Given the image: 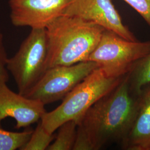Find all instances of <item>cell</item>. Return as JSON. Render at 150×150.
<instances>
[{"mask_svg":"<svg viewBox=\"0 0 150 150\" xmlns=\"http://www.w3.org/2000/svg\"><path fill=\"white\" fill-rule=\"evenodd\" d=\"M54 134H50L43 127L41 120L27 143L21 150H46L54 139Z\"/></svg>","mask_w":150,"mask_h":150,"instance_id":"cell-14","label":"cell"},{"mask_svg":"<svg viewBox=\"0 0 150 150\" xmlns=\"http://www.w3.org/2000/svg\"><path fill=\"white\" fill-rule=\"evenodd\" d=\"M137 11L150 27V0H123Z\"/></svg>","mask_w":150,"mask_h":150,"instance_id":"cell-15","label":"cell"},{"mask_svg":"<svg viewBox=\"0 0 150 150\" xmlns=\"http://www.w3.org/2000/svg\"><path fill=\"white\" fill-rule=\"evenodd\" d=\"M45 105L16 93L0 81V126L1 122L7 117L14 118L16 129L26 128L40 121L46 112Z\"/></svg>","mask_w":150,"mask_h":150,"instance_id":"cell-9","label":"cell"},{"mask_svg":"<svg viewBox=\"0 0 150 150\" xmlns=\"http://www.w3.org/2000/svg\"><path fill=\"white\" fill-rule=\"evenodd\" d=\"M46 30L47 70L87 61L105 29L76 16L61 15Z\"/></svg>","mask_w":150,"mask_h":150,"instance_id":"cell-2","label":"cell"},{"mask_svg":"<svg viewBox=\"0 0 150 150\" xmlns=\"http://www.w3.org/2000/svg\"><path fill=\"white\" fill-rule=\"evenodd\" d=\"M47 38L46 28H31L6 69L15 81L18 93L26 96L47 70Z\"/></svg>","mask_w":150,"mask_h":150,"instance_id":"cell-5","label":"cell"},{"mask_svg":"<svg viewBox=\"0 0 150 150\" xmlns=\"http://www.w3.org/2000/svg\"><path fill=\"white\" fill-rule=\"evenodd\" d=\"M72 0H10V19L16 27L46 28L63 15Z\"/></svg>","mask_w":150,"mask_h":150,"instance_id":"cell-8","label":"cell"},{"mask_svg":"<svg viewBox=\"0 0 150 150\" xmlns=\"http://www.w3.org/2000/svg\"><path fill=\"white\" fill-rule=\"evenodd\" d=\"M122 148L128 150H150V84L139 94L134 122Z\"/></svg>","mask_w":150,"mask_h":150,"instance_id":"cell-10","label":"cell"},{"mask_svg":"<svg viewBox=\"0 0 150 150\" xmlns=\"http://www.w3.org/2000/svg\"><path fill=\"white\" fill-rule=\"evenodd\" d=\"M150 52V41H129L105 29L87 61L96 63L108 77L122 78Z\"/></svg>","mask_w":150,"mask_h":150,"instance_id":"cell-4","label":"cell"},{"mask_svg":"<svg viewBox=\"0 0 150 150\" xmlns=\"http://www.w3.org/2000/svg\"><path fill=\"white\" fill-rule=\"evenodd\" d=\"M98 67L96 63L87 61L49 68L26 96L40 101L45 105L63 100Z\"/></svg>","mask_w":150,"mask_h":150,"instance_id":"cell-6","label":"cell"},{"mask_svg":"<svg viewBox=\"0 0 150 150\" xmlns=\"http://www.w3.org/2000/svg\"><path fill=\"white\" fill-rule=\"evenodd\" d=\"M139 95L132 90L127 75L117 86L95 102L77 129L87 136L93 150L126 139L134 120Z\"/></svg>","mask_w":150,"mask_h":150,"instance_id":"cell-1","label":"cell"},{"mask_svg":"<svg viewBox=\"0 0 150 150\" xmlns=\"http://www.w3.org/2000/svg\"><path fill=\"white\" fill-rule=\"evenodd\" d=\"M63 15L80 17L115 32L127 40L137 41L123 24L112 0H72Z\"/></svg>","mask_w":150,"mask_h":150,"instance_id":"cell-7","label":"cell"},{"mask_svg":"<svg viewBox=\"0 0 150 150\" xmlns=\"http://www.w3.org/2000/svg\"><path fill=\"white\" fill-rule=\"evenodd\" d=\"M123 77H108L101 69L97 68L65 96L58 107L44 114L41 120L43 127L54 134L66 121L74 120L78 125L87 110L117 86Z\"/></svg>","mask_w":150,"mask_h":150,"instance_id":"cell-3","label":"cell"},{"mask_svg":"<svg viewBox=\"0 0 150 150\" xmlns=\"http://www.w3.org/2000/svg\"><path fill=\"white\" fill-rule=\"evenodd\" d=\"M8 59L4 41V35L0 30V81L6 82L9 79L8 72L6 69V62Z\"/></svg>","mask_w":150,"mask_h":150,"instance_id":"cell-16","label":"cell"},{"mask_svg":"<svg viewBox=\"0 0 150 150\" xmlns=\"http://www.w3.org/2000/svg\"><path fill=\"white\" fill-rule=\"evenodd\" d=\"M33 131L12 132L1 129L0 126V150H21L30 139Z\"/></svg>","mask_w":150,"mask_h":150,"instance_id":"cell-13","label":"cell"},{"mask_svg":"<svg viewBox=\"0 0 150 150\" xmlns=\"http://www.w3.org/2000/svg\"><path fill=\"white\" fill-rule=\"evenodd\" d=\"M127 77L131 88L138 95L145 86L150 84V52L134 64Z\"/></svg>","mask_w":150,"mask_h":150,"instance_id":"cell-11","label":"cell"},{"mask_svg":"<svg viewBox=\"0 0 150 150\" xmlns=\"http://www.w3.org/2000/svg\"><path fill=\"white\" fill-rule=\"evenodd\" d=\"M77 123L70 120L62 124L57 129L58 134L47 150H73L76 139Z\"/></svg>","mask_w":150,"mask_h":150,"instance_id":"cell-12","label":"cell"}]
</instances>
